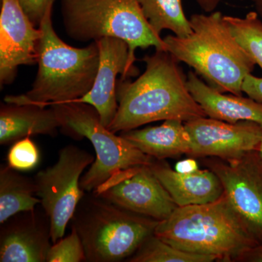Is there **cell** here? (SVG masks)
I'll return each mask as SVG.
<instances>
[{"mask_svg": "<svg viewBox=\"0 0 262 262\" xmlns=\"http://www.w3.org/2000/svg\"><path fill=\"white\" fill-rule=\"evenodd\" d=\"M145 72L135 81L118 80V108L108 130H134L160 120L187 122L207 117L187 87V76L169 52L145 56Z\"/></svg>", "mask_w": 262, "mask_h": 262, "instance_id": "6da1fadb", "label": "cell"}, {"mask_svg": "<svg viewBox=\"0 0 262 262\" xmlns=\"http://www.w3.org/2000/svg\"><path fill=\"white\" fill-rule=\"evenodd\" d=\"M53 3L48 6L39 26L38 70L32 88L26 94L6 96V103L47 106L71 102L83 97L94 86L100 63L98 42L82 48L63 42L52 23Z\"/></svg>", "mask_w": 262, "mask_h": 262, "instance_id": "7a4b0ae2", "label": "cell"}, {"mask_svg": "<svg viewBox=\"0 0 262 262\" xmlns=\"http://www.w3.org/2000/svg\"><path fill=\"white\" fill-rule=\"evenodd\" d=\"M223 16L220 11L192 15L189 35H168L163 40L167 51L194 69L212 88L242 96L243 82L256 64L236 42Z\"/></svg>", "mask_w": 262, "mask_h": 262, "instance_id": "3957f363", "label": "cell"}, {"mask_svg": "<svg viewBox=\"0 0 262 262\" xmlns=\"http://www.w3.org/2000/svg\"><path fill=\"white\" fill-rule=\"evenodd\" d=\"M154 234L174 247L219 259L241 258L259 243L224 194L206 204L178 207Z\"/></svg>", "mask_w": 262, "mask_h": 262, "instance_id": "277c9868", "label": "cell"}, {"mask_svg": "<svg viewBox=\"0 0 262 262\" xmlns=\"http://www.w3.org/2000/svg\"><path fill=\"white\" fill-rule=\"evenodd\" d=\"M61 15L67 35L79 42L105 37L122 39L129 46V70L134 67L137 48L166 51L160 36L150 27L139 0H61Z\"/></svg>", "mask_w": 262, "mask_h": 262, "instance_id": "5b68a950", "label": "cell"}, {"mask_svg": "<svg viewBox=\"0 0 262 262\" xmlns=\"http://www.w3.org/2000/svg\"><path fill=\"white\" fill-rule=\"evenodd\" d=\"M86 261L117 262L128 258L154 234L158 221L132 213L94 192L84 193L72 217Z\"/></svg>", "mask_w": 262, "mask_h": 262, "instance_id": "8992f818", "label": "cell"}, {"mask_svg": "<svg viewBox=\"0 0 262 262\" xmlns=\"http://www.w3.org/2000/svg\"><path fill=\"white\" fill-rule=\"evenodd\" d=\"M51 106L59 117L63 134L76 139L86 138L96 151V160L81 177L80 187L84 192H94L118 172L149 165L154 161L155 158L105 127L97 110L91 105L71 101Z\"/></svg>", "mask_w": 262, "mask_h": 262, "instance_id": "52a82bcc", "label": "cell"}, {"mask_svg": "<svg viewBox=\"0 0 262 262\" xmlns=\"http://www.w3.org/2000/svg\"><path fill=\"white\" fill-rule=\"evenodd\" d=\"M94 156L77 146L69 145L60 151L58 161L38 172L34 179L41 207L51 221L52 243L63 237L84 191L80 179Z\"/></svg>", "mask_w": 262, "mask_h": 262, "instance_id": "ba28073f", "label": "cell"}, {"mask_svg": "<svg viewBox=\"0 0 262 262\" xmlns=\"http://www.w3.org/2000/svg\"><path fill=\"white\" fill-rule=\"evenodd\" d=\"M149 165L118 172L93 192L136 214L165 220L178 206Z\"/></svg>", "mask_w": 262, "mask_h": 262, "instance_id": "9c48e42d", "label": "cell"}, {"mask_svg": "<svg viewBox=\"0 0 262 262\" xmlns=\"http://www.w3.org/2000/svg\"><path fill=\"white\" fill-rule=\"evenodd\" d=\"M215 162L210 168L220 178L224 194L253 237L262 242V161L257 151L237 160Z\"/></svg>", "mask_w": 262, "mask_h": 262, "instance_id": "30bf717a", "label": "cell"}, {"mask_svg": "<svg viewBox=\"0 0 262 262\" xmlns=\"http://www.w3.org/2000/svg\"><path fill=\"white\" fill-rule=\"evenodd\" d=\"M192 140L193 157H217L237 160L256 151L262 139V126L256 122L236 123L200 117L184 122Z\"/></svg>", "mask_w": 262, "mask_h": 262, "instance_id": "8fae6325", "label": "cell"}, {"mask_svg": "<svg viewBox=\"0 0 262 262\" xmlns=\"http://www.w3.org/2000/svg\"><path fill=\"white\" fill-rule=\"evenodd\" d=\"M41 30L22 8L19 0H1L0 12V86L12 84L20 66L35 65Z\"/></svg>", "mask_w": 262, "mask_h": 262, "instance_id": "7c38bea8", "label": "cell"}, {"mask_svg": "<svg viewBox=\"0 0 262 262\" xmlns=\"http://www.w3.org/2000/svg\"><path fill=\"white\" fill-rule=\"evenodd\" d=\"M1 227L0 261L46 262L53 243L51 221L44 209L18 213Z\"/></svg>", "mask_w": 262, "mask_h": 262, "instance_id": "4fadbf2b", "label": "cell"}, {"mask_svg": "<svg viewBox=\"0 0 262 262\" xmlns=\"http://www.w3.org/2000/svg\"><path fill=\"white\" fill-rule=\"evenodd\" d=\"M100 63L92 89L83 97L74 101L94 106L105 127L111 125L116 115L117 76L121 80L134 77L129 70V46L120 39L105 37L97 41Z\"/></svg>", "mask_w": 262, "mask_h": 262, "instance_id": "5bb4252c", "label": "cell"}, {"mask_svg": "<svg viewBox=\"0 0 262 262\" xmlns=\"http://www.w3.org/2000/svg\"><path fill=\"white\" fill-rule=\"evenodd\" d=\"M157 160L150 168L178 207L206 204L223 195V186L213 170L198 169L192 173H179L162 160Z\"/></svg>", "mask_w": 262, "mask_h": 262, "instance_id": "9a60e30c", "label": "cell"}, {"mask_svg": "<svg viewBox=\"0 0 262 262\" xmlns=\"http://www.w3.org/2000/svg\"><path fill=\"white\" fill-rule=\"evenodd\" d=\"M187 87L207 117L229 123L251 121L262 126V103L253 98L224 94L205 83L193 71L188 72Z\"/></svg>", "mask_w": 262, "mask_h": 262, "instance_id": "2e32d148", "label": "cell"}, {"mask_svg": "<svg viewBox=\"0 0 262 262\" xmlns=\"http://www.w3.org/2000/svg\"><path fill=\"white\" fill-rule=\"evenodd\" d=\"M47 106L33 103L2 104L0 144H13L35 135L56 136L61 128V121L53 106Z\"/></svg>", "mask_w": 262, "mask_h": 262, "instance_id": "e0dca14e", "label": "cell"}, {"mask_svg": "<svg viewBox=\"0 0 262 262\" xmlns=\"http://www.w3.org/2000/svg\"><path fill=\"white\" fill-rule=\"evenodd\" d=\"M120 136L155 160L189 155L192 149L190 136L184 122L179 120H165L159 126L122 131Z\"/></svg>", "mask_w": 262, "mask_h": 262, "instance_id": "ac0fdd59", "label": "cell"}, {"mask_svg": "<svg viewBox=\"0 0 262 262\" xmlns=\"http://www.w3.org/2000/svg\"><path fill=\"white\" fill-rule=\"evenodd\" d=\"M41 200L37 198L34 179L19 173L9 165L0 167V224L22 212L35 209Z\"/></svg>", "mask_w": 262, "mask_h": 262, "instance_id": "d6986e66", "label": "cell"}, {"mask_svg": "<svg viewBox=\"0 0 262 262\" xmlns=\"http://www.w3.org/2000/svg\"><path fill=\"white\" fill-rule=\"evenodd\" d=\"M143 13L150 27L160 36L164 29L179 37L192 32L190 20L186 17L182 0H139Z\"/></svg>", "mask_w": 262, "mask_h": 262, "instance_id": "ffe728a7", "label": "cell"}, {"mask_svg": "<svg viewBox=\"0 0 262 262\" xmlns=\"http://www.w3.org/2000/svg\"><path fill=\"white\" fill-rule=\"evenodd\" d=\"M219 259L211 255L187 252L167 244L155 234L146 238L136 252L128 258L130 262H211Z\"/></svg>", "mask_w": 262, "mask_h": 262, "instance_id": "44dd1931", "label": "cell"}, {"mask_svg": "<svg viewBox=\"0 0 262 262\" xmlns=\"http://www.w3.org/2000/svg\"><path fill=\"white\" fill-rule=\"evenodd\" d=\"M257 12L251 11L244 18L224 15L223 20L247 54L262 70V21Z\"/></svg>", "mask_w": 262, "mask_h": 262, "instance_id": "7402d4cb", "label": "cell"}, {"mask_svg": "<svg viewBox=\"0 0 262 262\" xmlns=\"http://www.w3.org/2000/svg\"><path fill=\"white\" fill-rule=\"evenodd\" d=\"M86 261L83 245L76 229L72 227L71 233L52 245L46 262Z\"/></svg>", "mask_w": 262, "mask_h": 262, "instance_id": "603a6c76", "label": "cell"}, {"mask_svg": "<svg viewBox=\"0 0 262 262\" xmlns=\"http://www.w3.org/2000/svg\"><path fill=\"white\" fill-rule=\"evenodd\" d=\"M40 159L39 149L30 137L16 141L10 146L7 160L10 168L28 171L35 168Z\"/></svg>", "mask_w": 262, "mask_h": 262, "instance_id": "cb8c5ba5", "label": "cell"}, {"mask_svg": "<svg viewBox=\"0 0 262 262\" xmlns=\"http://www.w3.org/2000/svg\"><path fill=\"white\" fill-rule=\"evenodd\" d=\"M55 0H19L22 8L36 27H39L46 10Z\"/></svg>", "mask_w": 262, "mask_h": 262, "instance_id": "d4e9b609", "label": "cell"}, {"mask_svg": "<svg viewBox=\"0 0 262 262\" xmlns=\"http://www.w3.org/2000/svg\"><path fill=\"white\" fill-rule=\"evenodd\" d=\"M242 91L248 97L262 103V77H255L251 74L246 76L243 82Z\"/></svg>", "mask_w": 262, "mask_h": 262, "instance_id": "484cf974", "label": "cell"}, {"mask_svg": "<svg viewBox=\"0 0 262 262\" xmlns=\"http://www.w3.org/2000/svg\"><path fill=\"white\" fill-rule=\"evenodd\" d=\"M198 168V163L193 159H187L179 161L176 165V170L179 173H192L196 171Z\"/></svg>", "mask_w": 262, "mask_h": 262, "instance_id": "4316f807", "label": "cell"}, {"mask_svg": "<svg viewBox=\"0 0 262 262\" xmlns=\"http://www.w3.org/2000/svg\"><path fill=\"white\" fill-rule=\"evenodd\" d=\"M248 261L262 262V242L251 248L241 258Z\"/></svg>", "mask_w": 262, "mask_h": 262, "instance_id": "83f0119b", "label": "cell"}, {"mask_svg": "<svg viewBox=\"0 0 262 262\" xmlns=\"http://www.w3.org/2000/svg\"><path fill=\"white\" fill-rule=\"evenodd\" d=\"M195 1L203 11L211 13L214 11L222 0H195ZM239 1H244V0H239Z\"/></svg>", "mask_w": 262, "mask_h": 262, "instance_id": "f1b7e54d", "label": "cell"}, {"mask_svg": "<svg viewBox=\"0 0 262 262\" xmlns=\"http://www.w3.org/2000/svg\"><path fill=\"white\" fill-rule=\"evenodd\" d=\"M256 8L258 15L262 18V0H250Z\"/></svg>", "mask_w": 262, "mask_h": 262, "instance_id": "f546056e", "label": "cell"}, {"mask_svg": "<svg viewBox=\"0 0 262 262\" xmlns=\"http://www.w3.org/2000/svg\"><path fill=\"white\" fill-rule=\"evenodd\" d=\"M256 151H257L258 156H259V158H261L262 161V139L261 142H260L259 145L258 146Z\"/></svg>", "mask_w": 262, "mask_h": 262, "instance_id": "4dcf8cb0", "label": "cell"}]
</instances>
